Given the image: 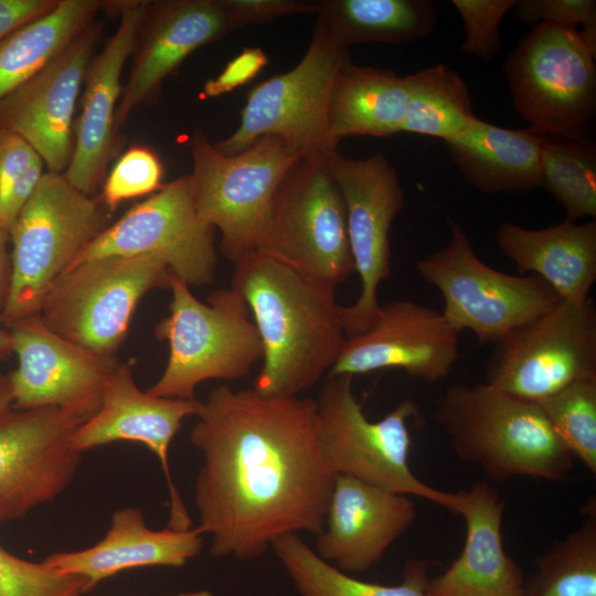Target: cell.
<instances>
[{
  "mask_svg": "<svg viewBox=\"0 0 596 596\" xmlns=\"http://www.w3.org/2000/svg\"><path fill=\"white\" fill-rule=\"evenodd\" d=\"M595 55L578 29L541 23L507 57L512 104L542 135L589 137L596 114Z\"/></svg>",
  "mask_w": 596,
  "mask_h": 596,
  "instance_id": "8",
  "label": "cell"
},
{
  "mask_svg": "<svg viewBox=\"0 0 596 596\" xmlns=\"http://www.w3.org/2000/svg\"><path fill=\"white\" fill-rule=\"evenodd\" d=\"M177 596H212V593L206 589H200V590L180 593Z\"/></svg>",
  "mask_w": 596,
  "mask_h": 596,
  "instance_id": "47",
  "label": "cell"
},
{
  "mask_svg": "<svg viewBox=\"0 0 596 596\" xmlns=\"http://www.w3.org/2000/svg\"><path fill=\"white\" fill-rule=\"evenodd\" d=\"M407 102L405 76L350 60L333 83L327 141L337 149L350 136L390 137L401 132Z\"/></svg>",
  "mask_w": 596,
  "mask_h": 596,
  "instance_id": "28",
  "label": "cell"
},
{
  "mask_svg": "<svg viewBox=\"0 0 596 596\" xmlns=\"http://www.w3.org/2000/svg\"><path fill=\"white\" fill-rule=\"evenodd\" d=\"M407 102L401 131L451 141L476 116L462 77L445 64L406 75Z\"/></svg>",
  "mask_w": 596,
  "mask_h": 596,
  "instance_id": "32",
  "label": "cell"
},
{
  "mask_svg": "<svg viewBox=\"0 0 596 596\" xmlns=\"http://www.w3.org/2000/svg\"><path fill=\"white\" fill-rule=\"evenodd\" d=\"M43 166L30 142L0 127V224L9 232L39 185Z\"/></svg>",
  "mask_w": 596,
  "mask_h": 596,
  "instance_id": "36",
  "label": "cell"
},
{
  "mask_svg": "<svg viewBox=\"0 0 596 596\" xmlns=\"http://www.w3.org/2000/svg\"><path fill=\"white\" fill-rule=\"evenodd\" d=\"M85 421L57 407L12 408L0 418V523L22 519L68 487L82 462L72 438Z\"/></svg>",
  "mask_w": 596,
  "mask_h": 596,
  "instance_id": "16",
  "label": "cell"
},
{
  "mask_svg": "<svg viewBox=\"0 0 596 596\" xmlns=\"http://www.w3.org/2000/svg\"><path fill=\"white\" fill-rule=\"evenodd\" d=\"M517 18L532 26L549 23L577 29L596 18L595 0H518Z\"/></svg>",
  "mask_w": 596,
  "mask_h": 596,
  "instance_id": "40",
  "label": "cell"
},
{
  "mask_svg": "<svg viewBox=\"0 0 596 596\" xmlns=\"http://www.w3.org/2000/svg\"><path fill=\"white\" fill-rule=\"evenodd\" d=\"M235 264L232 288L254 318L263 364L252 387L265 397H292L313 387L345 343L336 286L256 251Z\"/></svg>",
  "mask_w": 596,
  "mask_h": 596,
  "instance_id": "2",
  "label": "cell"
},
{
  "mask_svg": "<svg viewBox=\"0 0 596 596\" xmlns=\"http://www.w3.org/2000/svg\"><path fill=\"white\" fill-rule=\"evenodd\" d=\"M459 336L444 315L409 300L381 305L374 324L347 338L328 377L396 369L435 383L453 371L459 358Z\"/></svg>",
  "mask_w": 596,
  "mask_h": 596,
  "instance_id": "18",
  "label": "cell"
},
{
  "mask_svg": "<svg viewBox=\"0 0 596 596\" xmlns=\"http://www.w3.org/2000/svg\"><path fill=\"white\" fill-rule=\"evenodd\" d=\"M595 502L581 525L535 558L523 596H596Z\"/></svg>",
  "mask_w": 596,
  "mask_h": 596,
  "instance_id": "33",
  "label": "cell"
},
{
  "mask_svg": "<svg viewBox=\"0 0 596 596\" xmlns=\"http://www.w3.org/2000/svg\"><path fill=\"white\" fill-rule=\"evenodd\" d=\"M8 330L18 366L9 375L13 408L57 407L86 419L99 408L104 391L119 365L52 331L40 315Z\"/></svg>",
  "mask_w": 596,
  "mask_h": 596,
  "instance_id": "17",
  "label": "cell"
},
{
  "mask_svg": "<svg viewBox=\"0 0 596 596\" xmlns=\"http://www.w3.org/2000/svg\"><path fill=\"white\" fill-rule=\"evenodd\" d=\"M102 31L94 21L56 57L0 102V127L22 136L49 171L63 173L74 148V114Z\"/></svg>",
  "mask_w": 596,
  "mask_h": 596,
  "instance_id": "19",
  "label": "cell"
},
{
  "mask_svg": "<svg viewBox=\"0 0 596 596\" xmlns=\"http://www.w3.org/2000/svg\"><path fill=\"white\" fill-rule=\"evenodd\" d=\"M232 30L219 0L150 1L132 51L129 78L117 106L115 135L118 136L135 108L157 99L164 79L191 53Z\"/></svg>",
  "mask_w": 596,
  "mask_h": 596,
  "instance_id": "21",
  "label": "cell"
},
{
  "mask_svg": "<svg viewBox=\"0 0 596 596\" xmlns=\"http://www.w3.org/2000/svg\"><path fill=\"white\" fill-rule=\"evenodd\" d=\"M88 592L86 578L20 558L0 543V596H81Z\"/></svg>",
  "mask_w": 596,
  "mask_h": 596,
  "instance_id": "37",
  "label": "cell"
},
{
  "mask_svg": "<svg viewBox=\"0 0 596 596\" xmlns=\"http://www.w3.org/2000/svg\"><path fill=\"white\" fill-rule=\"evenodd\" d=\"M104 209L63 173L44 172L10 231L12 280L1 326L40 313L55 280L106 227Z\"/></svg>",
  "mask_w": 596,
  "mask_h": 596,
  "instance_id": "6",
  "label": "cell"
},
{
  "mask_svg": "<svg viewBox=\"0 0 596 596\" xmlns=\"http://www.w3.org/2000/svg\"><path fill=\"white\" fill-rule=\"evenodd\" d=\"M447 244L419 259L416 269L444 298L443 315L459 333L497 344L513 329L538 318L561 298L540 277L512 276L483 263L462 226L449 219Z\"/></svg>",
  "mask_w": 596,
  "mask_h": 596,
  "instance_id": "11",
  "label": "cell"
},
{
  "mask_svg": "<svg viewBox=\"0 0 596 596\" xmlns=\"http://www.w3.org/2000/svg\"><path fill=\"white\" fill-rule=\"evenodd\" d=\"M163 167L157 152L147 146L127 149L103 183L99 202L115 211L124 201L158 191L163 183Z\"/></svg>",
  "mask_w": 596,
  "mask_h": 596,
  "instance_id": "38",
  "label": "cell"
},
{
  "mask_svg": "<svg viewBox=\"0 0 596 596\" xmlns=\"http://www.w3.org/2000/svg\"><path fill=\"white\" fill-rule=\"evenodd\" d=\"M196 404V398H167L141 391L130 365L120 362L104 391L98 411L77 427L72 445L81 454L115 441L146 446L157 456L166 476L170 497L168 526L190 529V517L171 477L169 449L183 421L195 415Z\"/></svg>",
  "mask_w": 596,
  "mask_h": 596,
  "instance_id": "20",
  "label": "cell"
},
{
  "mask_svg": "<svg viewBox=\"0 0 596 596\" xmlns=\"http://www.w3.org/2000/svg\"><path fill=\"white\" fill-rule=\"evenodd\" d=\"M435 419L455 454L493 482L518 477L557 482L573 468V456L538 403L486 382L447 389Z\"/></svg>",
  "mask_w": 596,
  "mask_h": 596,
  "instance_id": "3",
  "label": "cell"
},
{
  "mask_svg": "<svg viewBox=\"0 0 596 596\" xmlns=\"http://www.w3.org/2000/svg\"><path fill=\"white\" fill-rule=\"evenodd\" d=\"M316 400L265 397L221 385L196 404L191 444L204 462L194 486L211 554L252 560L286 533L318 535L336 476L317 436Z\"/></svg>",
  "mask_w": 596,
  "mask_h": 596,
  "instance_id": "1",
  "label": "cell"
},
{
  "mask_svg": "<svg viewBox=\"0 0 596 596\" xmlns=\"http://www.w3.org/2000/svg\"><path fill=\"white\" fill-rule=\"evenodd\" d=\"M202 535L199 526L152 530L142 512L129 507L114 512L108 531L96 544L81 551L53 553L42 562L57 573L86 578L92 592L100 581L125 570L185 565L200 554Z\"/></svg>",
  "mask_w": 596,
  "mask_h": 596,
  "instance_id": "25",
  "label": "cell"
},
{
  "mask_svg": "<svg viewBox=\"0 0 596 596\" xmlns=\"http://www.w3.org/2000/svg\"><path fill=\"white\" fill-rule=\"evenodd\" d=\"M538 404L573 458L595 475L596 381L573 383Z\"/></svg>",
  "mask_w": 596,
  "mask_h": 596,
  "instance_id": "35",
  "label": "cell"
},
{
  "mask_svg": "<svg viewBox=\"0 0 596 596\" xmlns=\"http://www.w3.org/2000/svg\"><path fill=\"white\" fill-rule=\"evenodd\" d=\"M415 518L416 508L407 494L336 476L315 552L344 573L366 572L381 561Z\"/></svg>",
  "mask_w": 596,
  "mask_h": 596,
  "instance_id": "23",
  "label": "cell"
},
{
  "mask_svg": "<svg viewBox=\"0 0 596 596\" xmlns=\"http://www.w3.org/2000/svg\"><path fill=\"white\" fill-rule=\"evenodd\" d=\"M518 0H451L462 19L461 51L491 61L501 47L500 24Z\"/></svg>",
  "mask_w": 596,
  "mask_h": 596,
  "instance_id": "39",
  "label": "cell"
},
{
  "mask_svg": "<svg viewBox=\"0 0 596 596\" xmlns=\"http://www.w3.org/2000/svg\"><path fill=\"white\" fill-rule=\"evenodd\" d=\"M215 230L196 212L190 174L172 180L106 226L77 257L151 255L191 286L214 280L217 264ZM70 268V269H71Z\"/></svg>",
  "mask_w": 596,
  "mask_h": 596,
  "instance_id": "14",
  "label": "cell"
},
{
  "mask_svg": "<svg viewBox=\"0 0 596 596\" xmlns=\"http://www.w3.org/2000/svg\"><path fill=\"white\" fill-rule=\"evenodd\" d=\"M150 1H111L108 11L120 15L115 33L91 62L74 129L71 161L63 172L75 189L92 195L105 178L114 155L117 136L115 115L128 56L132 54Z\"/></svg>",
  "mask_w": 596,
  "mask_h": 596,
  "instance_id": "22",
  "label": "cell"
},
{
  "mask_svg": "<svg viewBox=\"0 0 596 596\" xmlns=\"http://www.w3.org/2000/svg\"><path fill=\"white\" fill-rule=\"evenodd\" d=\"M190 288L171 274L169 315L155 326L156 337L169 344V358L147 390L151 395L195 400L200 383L243 379L263 359L257 328L238 291L221 288L202 302Z\"/></svg>",
  "mask_w": 596,
  "mask_h": 596,
  "instance_id": "4",
  "label": "cell"
},
{
  "mask_svg": "<svg viewBox=\"0 0 596 596\" xmlns=\"http://www.w3.org/2000/svg\"><path fill=\"white\" fill-rule=\"evenodd\" d=\"M455 493L466 523L465 545L443 574L428 579L426 596H523V571L503 547L499 491L478 481Z\"/></svg>",
  "mask_w": 596,
  "mask_h": 596,
  "instance_id": "24",
  "label": "cell"
},
{
  "mask_svg": "<svg viewBox=\"0 0 596 596\" xmlns=\"http://www.w3.org/2000/svg\"><path fill=\"white\" fill-rule=\"evenodd\" d=\"M270 547L300 596H426L427 563L411 560L397 585L361 581L323 561L297 533L276 538Z\"/></svg>",
  "mask_w": 596,
  "mask_h": 596,
  "instance_id": "31",
  "label": "cell"
},
{
  "mask_svg": "<svg viewBox=\"0 0 596 596\" xmlns=\"http://www.w3.org/2000/svg\"><path fill=\"white\" fill-rule=\"evenodd\" d=\"M233 29L273 22L301 13H316V1L307 0H219Z\"/></svg>",
  "mask_w": 596,
  "mask_h": 596,
  "instance_id": "41",
  "label": "cell"
},
{
  "mask_svg": "<svg viewBox=\"0 0 596 596\" xmlns=\"http://www.w3.org/2000/svg\"><path fill=\"white\" fill-rule=\"evenodd\" d=\"M13 408V397L8 375L0 372V418Z\"/></svg>",
  "mask_w": 596,
  "mask_h": 596,
  "instance_id": "45",
  "label": "cell"
},
{
  "mask_svg": "<svg viewBox=\"0 0 596 596\" xmlns=\"http://www.w3.org/2000/svg\"><path fill=\"white\" fill-rule=\"evenodd\" d=\"M99 0H58L39 19L0 41V102L56 57L105 10Z\"/></svg>",
  "mask_w": 596,
  "mask_h": 596,
  "instance_id": "30",
  "label": "cell"
},
{
  "mask_svg": "<svg viewBox=\"0 0 596 596\" xmlns=\"http://www.w3.org/2000/svg\"><path fill=\"white\" fill-rule=\"evenodd\" d=\"M542 187L563 206L566 220L596 217V147L592 138L543 135Z\"/></svg>",
  "mask_w": 596,
  "mask_h": 596,
  "instance_id": "34",
  "label": "cell"
},
{
  "mask_svg": "<svg viewBox=\"0 0 596 596\" xmlns=\"http://www.w3.org/2000/svg\"><path fill=\"white\" fill-rule=\"evenodd\" d=\"M10 232L0 224V313L4 309L11 288L12 264L9 252Z\"/></svg>",
  "mask_w": 596,
  "mask_h": 596,
  "instance_id": "44",
  "label": "cell"
},
{
  "mask_svg": "<svg viewBox=\"0 0 596 596\" xmlns=\"http://www.w3.org/2000/svg\"><path fill=\"white\" fill-rule=\"evenodd\" d=\"M190 148L199 217L220 231L221 253L236 263L258 248L277 190L302 156L273 135L258 138L237 153L224 155L200 128L193 131Z\"/></svg>",
  "mask_w": 596,
  "mask_h": 596,
  "instance_id": "5",
  "label": "cell"
},
{
  "mask_svg": "<svg viewBox=\"0 0 596 596\" xmlns=\"http://www.w3.org/2000/svg\"><path fill=\"white\" fill-rule=\"evenodd\" d=\"M543 135L528 127L509 129L476 117L446 142L450 159L472 188L485 193H524L542 187Z\"/></svg>",
  "mask_w": 596,
  "mask_h": 596,
  "instance_id": "27",
  "label": "cell"
},
{
  "mask_svg": "<svg viewBox=\"0 0 596 596\" xmlns=\"http://www.w3.org/2000/svg\"><path fill=\"white\" fill-rule=\"evenodd\" d=\"M317 436L334 476H347L387 490L415 496L457 513V497L428 486L408 464V422L418 414L406 398L383 418L371 422L353 392V376L328 377L319 392Z\"/></svg>",
  "mask_w": 596,
  "mask_h": 596,
  "instance_id": "7",
  "label": "cell"
},
{
  "mask_svg": "<svg viewBox=\"0 0 596 596\" xmlns=\"http://www.w3.org/2000/svg\"><path fill=\"white\" fill-rule=\"evenodd\" d=\"M58 0H0V41L53 10Z\"/></svg>",
  "mask_w": 596,
  "mask_h": 596,
  "instance_id": "43",
  "label": "cell"
},
{
  "mask_svg": "<svg viewBox=\"0 0 596 596\" xmlns=\"http://www.w3.org/2000/svg\"><path fill=\"white\" fill-rule=\"evenodd\" d=\"M316 25L336 44H402L434 32L437 11L429 0H317Z\"/></svg>",
  "mask_w": 596,
  "mask_h": 596,
  "instance_id": "29",
  "label": "cell"
},
{
  "mask_svg": "<svg viewBox=\"0 0 596 596\" xmlns=\"http://www.w3.org/2000/svg\"><path fill=\"white\" fill-rule=\"evenodd\" d=\"M329 163L343 195L354 272L361 284L358 299L339 306L344 333L352 338L376 320L379 288L391 276L390 232L404 209L405 193L396 169L382 152L356 160L334 150Z\"/></svg>",
  "mask_w": 596,
  "mask_h": 596,
  "instance_id": "15",
  "label": "cell"
},
{
  "mask_svg": "<svg viewBox=\"0 0 596 596\" xmlns=\"http://www.w3.org/2000/svg\"><path fill=\"white\" fill-rule=\"evenodd\" d=\"M350 60L349 49L332 42L315 25L299 63L254 86L238 128L214 147L224 155H234L258 138L273 135L300 156L334 150L327 141L329 103L337 74Z\"/></svg>",
  "mask_w": 596,
  "mask_h": 596,
  "instance_id": "13",
  "label": "cell"
},
{
  "mask_svg": "<svg viewBox=\"0 0 596 596\" xmlns=\"http://www.w3.org/2000/svg\"><path fill=\"white\" fill-rule=\"evenodd\" d=\"M13 353L12 338L10 331L0 324V360Z\"/></svg>",
  "mask_w": 596,
  "mask_h": 596,
  "instance_id": "46",
  "label": "cell"
},
{
  "mask_svg": "<svg viewBox=\"0 0 596 596\" xmlns=\"http://www.w3.org/2000/svg\"><path fill=\"white\" fill-rule=\"evenodd\" d=\"M332 151L302 156L290 168L256 252L337 287L354 263L343 195L329 163Z\"/></svg>",
  "mask_w": 596,
  "mask_h": 596,
  "instance_id": "9",
  "label": "cell"
},
{
  "mask_svg": "<svg viewBox=\"0 0 596 596\" xmlns=\"http://www.w3.org/2000/svg\"><path fill=\"white\" fill-rule=\"evenodd\" d=\"M170 272L155 256H108L83 262L47 291L40 317L55 333L106 358H116L141 298L169 289Z\"/></svg>",
  "mask_w": 596,
  "mask_h": 596,
  "instance_id": "10",
  "label": "cell"
},
{
  "mask_svg": "<svg viewBox=\"0 0 596 596\" xmlns=\"http://www.w3.org/2000/svg\"><path fill=\"white\" fill-rule=\"evenodd\" d=\"M268 63V56L260 47H244L223 71L207 81L203 93L206 97H217L251 82Z\"/></svg>",
  "mask_w": 596,
  "mask_h": 596,
  "instance_id": "42",
  "label": "cell"
},
{
  "mask_svg": "<svg viewBox=\"0 0 596 596\" xmlns=\"http://www.w3.org/2000/svg\"><path fill=\"white\" fill-rule=\"evenodd\" d=\"M501 252L520 274L532 273L568 301H584L596 281V221L564 222L540 230L502 223Z\"/></svg>",
  "mask_w": 596,
  "mask_h": 596,
  "instance_id": "26",
  "label": "cell"
},
{
  "mask_svg": "<svg viewBox=\"0 0 596 596\" xmlns=\"http://www.w3.org/2000/svg\"><path fill=\"white\" fill-rule=\"evenodd\" d=\"M486 383L540 403L568 385L596 381V307L561 299L502 338L487 364Z\"/></svg>",
  "mask_w": 596,
  "mask_h": 596,
  "instance_id": "12",
  "label": "cell"
}]
</instances>
